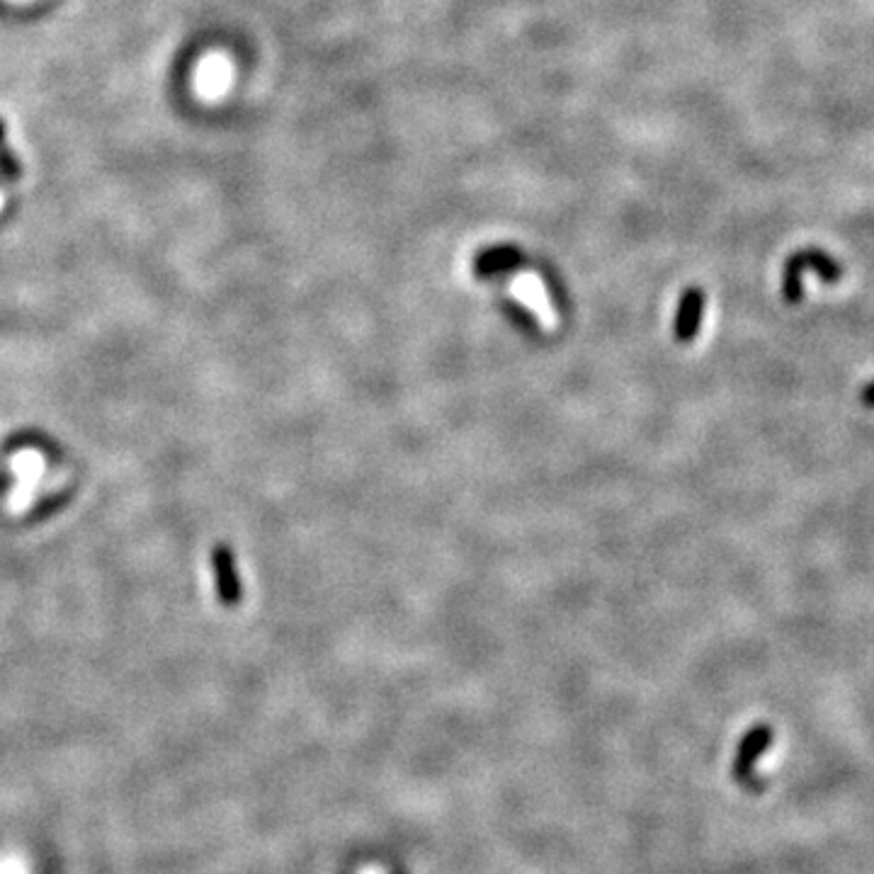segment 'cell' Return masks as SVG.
Returning a JSON list of instances; mask_svg holds the SVG:
<instances>
[{
  "mask_svg": "<svg viewBox=\"0 0 874 874\" xmlns=\"http://www.w3.org/2000/svg\"><path fill=\"white\" fill-rule=\"evenodd\" d=\"M705 306H707V294L702 287H688L683 292L678 302V311H675V323H673V336L678 343H692L700 333L702 319H705Z\"/></svg>",
  "mask_w": 874,
  "mask_h": 874,
  "instance_id": "cell-2",
  "label": "cell"
},
{
  "mask_svg": "<svg viewBox=\"0 0 874 874\" xmlns=\"http://www.w3.org/2000/svg\"><path fill=\"white\" fill-rule=\"evenodd\" d=\"M794 255H797L804 270L816 272L826 285H836V282L843 280V265L826 251H821V248H804V251H797Z\"/></svg>",
  "mask_w": 874,
  "mask_h": 874,
  "instance_id": "cell-5",
  "label": "cell"
},
{
  "mask_svg": "<svg viewBox=\"0 0 874 874\" xmlns=\"http://www.w3.org/2000/svg\"><path fill=\"white\" fill-rule=\"evenodd\" d=\"M860 401H862V404H865L867 408H874V382L865 384V387H862V391H860Z\"/></svg>",
  "mask_w": 874,
  "mask_h": 874,
  "instance_id": "cell-8",
  "label": "cell"
},
{
  "mask_svg": "<svg viewBox=\"0 0 874 874\" xmlns=\"http://www.w3.org/2000/svg\"><path fill=\"white\" fill-rule=\"evenodd\" d=\"M804 270L802 263L797 260V255H790L782 268V297L787 304H799L804 299Z\"/></svg>",
  "mask_w": 874,
  "mask_h": 874,
  "instance_id": "cell-6",
  "label": "cell"
},
{
  "mask_svg": "<svg viewBox=\"0 0 874 874\" xmlns=\"http://www.w3.org/2000/svg\"><path fill=\"white\" fill-rule=\"evenodd\" d=\"M770 743H773V729L765 724L753 726V729L743 736L739 743V751H736V758H734V775L739 777V780H748V777H751L753 765H756L758 758L768 751Z\"/></svg>",
  "mask_w": 874,
  "mask_h": 874,
  "instance_id": "cell-3",
  "label": "cell"
},
{
  "mask_svg": "<svg viewBox=\"0 0 874 874\" xmlns=\"http://www.w3.org/2000/svg\"><path fill=\"white\" fill-rule=\"evenodd\" d=\"M522 260V255L518 248L513 246H498L491 248V251H484L476 258L474 270L479 277H493V275H501V272H510L513 268H518Z\"/></svg>",
  "mask_w": 874,
  "mask_h": 874,
  "instance_id": "cell-4",
  "label": "cell"
},
{
  "mask_svg": "<svg viewBox=\"0 0 874 874\" xmlns=\"http://www.w3.org/2000/svg\"><path fill=\"white\" fill-rule=\"evenodd\" d=\"M209 559H212V571H214V581H217V595L221 605L236 607L243 598V586H241V576H238L234 549H231L229 544H217V547L212 549V556H209Z\"/></svg>",
  "mask_w": 874,
  "mask_h": 874,
  "instance_id": "cell-1",
  "label": "cell"
},
{
  "mask_svg": "<svg viewBox=\"0 0 874 874\" xmlns=\"http://www.w3.org/2000/svg\"><path fill=\"white\" fill-rule=\"evenodd\" d=\"M22 178V163L8 144V129L0 119V180L3 183H17Z\"/></svg>",
  "mask_w": 874,
  "mask_h": 874,
  "instance_id": "cell-7",
  "label": "cell"
}]
</instances>
